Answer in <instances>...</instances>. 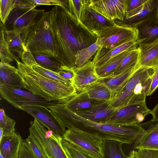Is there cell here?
<instances>
[{"mask_svg":"<svg viewBox=\"0 0 158 158\" xmlns=\"http://www.w3.org/2000/svg\"><path fill=\"white\" fill-rule=\"evenodd\" d=\"M51 10L57 58L63 66H75L77 53L95 43L98 37L62 7L55 6Z\"/></svg>","mask_w":158,"mask_h":158,"instance_id":"obj_1","label":"cell"},{"mask_svg":"<svg viewBox=\"0 0 158 158\" xmlns=\"http://www.w3.org/2000/svg\"><path fill=\"white\" fill-rule=\"evenodd\" d=\"M66 117L68 129H77L102 140H113L131 144L144 133L139 124L120 126L95 122L82 118L69 110L67 111Z\"/></svg>","mask_w":158,"mask_h":158,"instance_id":"obj_2","label":"cell"},{"mask_svg":"<svg viewBox=\"0 0 158 158\" xmlns=\"http://www.w3.org/2000/svg\"><path fill=\"white\" fill-rule=\"evenodd\" d=\"M16 62L17 74L23 88L48 101L65 102L76 95L73 86H68L48 78L18 60Z\"/></svg>","mask_w":158,"mask_h":158,"instance_id":"obj_3","label":"cell"},{"mask_svg":"<svg viewBox=\"0 0 158 158\" xmlns=\"http://www.w3.org/2000/svg\"><path fill=\"white\" fill-rule=\"evenodd\" d=\"M154 71L152 68H138L124 86L113 96L109 106L119 108L131 104L145 102Z\"/></svg>","mask_w":158,"mask_h":158,"instance_id":"obj_4","label":"cell"},{"mask_svg":"<svg viewBox=\"0 0 158 158\" xmlns=\"http://www.w3.org/2000/svg\"><path fill=\"white\" fill-rule=\"evenodd\" d=\"M51 10L46 11L31 28L26 44L30 51L57 58L58 53L52 24Z\"/></svg>","mask_w":158,"mask_h":158,"instance_id":"obj_5","label":"cell"},{"mask_svg":"<svg viewBox=\"0 0 158 158\" xmlns=\"http://www.w3.org/2000/svg\"><path fill=\"white\" fill-rule=\"evenodd\" d=\"M30 123L29 133L35 137L47 158H70L61 145L62 136L47 130L35 118Z\"/></svg>","mask_w":158,"mask_h":158,"instance_id":"obj_6","label":"cell"},{"mask_svg":"<svg viewBox=\"0 0 158 158\" xmlns=\"http://www.w3.org/2000/svg\"><path fill=\"white\" fill-rule=\"evenodd\" d=\"M0 93L3 99L19 109L25 106H42L48 108L60 102L48 101L29 91L5 85H0Z\"/></svg>","mask_w":158,"mask_h":158,"instance_id":"obj_7","label":"cell"},{"mask_svg":"<svg viewBox=\"0 0 158 158\" xmlns=\"http://www.w3.org/2000/svg\"><path fill=\"white\" fill-rule=\"evenodd\" d=\"M145 102L132 103L119 108L101 123L120 126L139 124L151 111Z\"/></svg>","mask_w":158,"mask_h":158,"instance_id":"obj_8","label":"cell"},{"mask_svg":"<svg viewBox=\"0 0 158 158\" xmlns=\"http://www.w3.org/2000/svg\"><path fill=\"white\" fill-rule=\"evenodd\" d=\"M62 139L94 158L103 156V140L98 137L75 128L68 129Z\"/></svg>","mask_w":158,"mask_h":158,"instance_id":"obj_9","label":"cell"},{"mask_svg":"<svg viewBox=\"0 0 158 158\" xmlns=\"http://www.w3.org/2000/svg\"><path fill=\"white\" fill-rule=\"evenodd\" d=\"M102 41V47L112 48L130 41L138 40V32L135 27L116 24L103 30L93 31Z\"/></svg>","mask_w":158,"mask_h":158,"instance_id":"obj_10","label":"cell"},{"mask_svg":"<svg viewBox=\"0 0 158 158\" xmlns=\"http://www.w3.org/2000/svg\"><path fill=\"white\" fill-rule=\"evenodd\" d=\"M127 0H90L89 6L107 19L122 21L127 12Z\"/></svg>","mask_w":158,"mask_h":158,"instance_id":"obj_11","label":"cell"},{"mask_svg":"<svg viewBox=\"0 0 158 158\" xmlns=\"http://www.w3.org/2000/svg\"><path fill=\"white\" fill-rule=\"evenodd\" d=\"M20 110L32 116L48 130L56 134L62 136L66 130L48 108L42 106H22Z\"/></svg>","mask_w":158,"mask_h":158,"instance_id":"obj_12","label":"cell"},{"mask_svg":"<svg viewBox=\"0 0 158 158\" xmlns=\"http://www.w3.org/2000/svg\"><path fill=\"white\" fill-rule=\"evenodd\" d=\"M45 12L44 9L23 10L15 8L4 24L5 28L10 31L35 24L41 18Z\"/></svg>","mask_w":158,"mask_h":158,"instance_id":"obj_13","label":"cell"},{"mask_svg":"<svg viewBox=\"0 0 158 158\" xmlns=\"http://www.w3.org/2000/svg\"><path fill=\"white\" fill-rule=\"evenodd\" d=\"M74 76L73 86L78 93L85 90L101 79L96 71V67L90 60L80 67H71Z\"/></svg>","mask_w":158,"mask_h":158,"instance_id":"obj_14","label":"cell"},{"mask_svg":"<svg viewBox=\"0 0 158 158\" xmlns=\"http://www.w3.org/2000/svg\"><path fill=\"white\" fill-rule=\"evenodd\" d=\"M35 23L10 31H7L5 27V36L9 50L15 61L21 58L26 47V40L30 30Z\"/></svg>","mask_w":158,"mask_h":158,"instance_id":"obj_15","label":"cell"},{"mask_svg":"<svg viewBox=\"0 0 158 158\" xmlns=\"http://www.w3.org/2000/svg\"><path fill=\"white\" fill-rule=\"evenodd\" d=\"M158 4V0H147L138 7L127 12L123 21H114L117 25L134 27L136 23L156 16Z\"/></svg>","mask_w":158,"mask_h":158,"instance_id":"obj_16","label":"cell"},{"mask_svg":"<svg viewBox=\"0 0 158 158\" xmlns=\"http://www.w3.org/2000/svg\"><path fill=\"white\" fill-rule=\"evenodd\" d=\"M80 20L83 24L93 31L103 30L116 24L114 21L109 20L89 6V0L82 8Z\"/></svg>","mask_w":158,"mask_h":158,"instance_id":"obj_17","label":"cell"},{"mask_svg":"<svg viewBox=\"0 0 158 158\" xmlns=\"http://www.w3.org/2000/svg\"><path fill=\"white\" fill-rule=\"evenodd\" d=\"M141 40L130 41L116 47L107 48L101 47L97 51L92 61L96 68L123 52L138 48Z\"/></svg>","mask_w":158,"mask_h":158,"instance_id":"obj_18","label":"cell"},{"mask_svg":"<svg viewBox=\"0 0 158 158\" xmlns=\"http://www.w3.org/2000/svg\"><path fill=\"white\" fill-rule=\"evenodd\" d=\"M148 123H139L144 133L134 143L135 149L158 150V122L151 121Z\"/></svg>","mask_w":158,"mask_h":158,"instance_id":"obj_19","label":"cell"},{"mask_svg":"<svg viewBox=\"0 0 158 158\" xmlns=\"http://www.w3.org/2000/svg\"><path fill=\"white\" fill-rule=\"evenodd\" d=\"M138 65L154 69L158 67V38L149 42L140 43L138 47Z\"/></svg>","mask_w":158,"mask_h":158,"instance_id":"obj_20","label":"cell"},{"mask_svg":"<svg viewBox=\"0 0 158 158\" xmlns=\"http://www.w3.org/2000/svg\"><path fill=\"white\" fill-rule=\"evenodd\" d=\"M66 109L73 113L87 110L108 103L90 99L85 91L77 94L67 101L63 102Z\"/></svg>","mask_w":158,"mask_h":158,"instance_id":"obj_21","label":"cell"},{"mask_svg":"<svg viewBox=\"0 0 158 158\" xmlns=\"http://www.w3.org/2000/svg\"><path fill=\"white\" fill-rule=\"evenodd\" d=\"M138 32V40L142 43L151 42L158 38V17L148 19L134 25Z\"/></svg>","mask_w":158,"mask_h":158,"instance_id":"obj_22","label":"cell"},{"mask_svg":"<svg viewBox=\"0 0 158 158\" xmlns=\"http://www.w3.org/2000/svg\"><path fill=\"white\" fill-rule=\"evenodd\" d=\"M118 109L109 106L108 104H105L89 110L80 111L74 113L82 118L100 123L104 121Z\"/></svg>","mask_w":158,"mask_h":158,"instance_id":"obj_23","label":"cell"},{"mask_svg":"<svg viewBox=\"0 0 158 158\" xmlns=\"http://www.w3.org/2000/svg\"><path fill=\"white\" fill-rule=\"evenodd\" d=\"M23 140L17 133L13 135L4 137L0 143V153L4 158H18Z\"/></svg>","mask_w":158,"mask_h":158,"instance_id":"obj_24","label":"cell"},{"mask_svg":"<svg viewBox=\"0 0 158 158\" xmlns=\"http://www.w3.org/2000/svg\"><path fill=\"white\" fill-rule=\"evenodd\" d=\"M17 72V68L10 64L0 62V85L22 89V82Z\"/></svg>","mask_w":158,"mask_h":158,"instance_id":"obj_25","label":"cell"},{"mask_svg":"<svg viewBox=\"0 0 158 158\" xmlns=\"http://www.w3.org/2000/svg\"><path fill=\"white\" fill-rule=\"evenodd\" d=\"M139 67L138 64L117 75L101 78L112 91L113 96L119 91L127 83L135 71Z\"/></svg>","mask_w":158,"mask_h":158,"instance_id":"obj_26","label":"cell"},{"mask_svg":"<svg viewBox=\"0 0 158 158\" xmlns=\"http://www.w3.org/2000/svg\"><path fill=\"white\" fill-rule=\"evenodd\" d=\"M85 91L90 99L97 101L109 103L112 97L111 90L100 80Z\"/></svg>","mask_w":158,"mask_h":158,"instance_id":"obj_27","label":"cell"},{"mask_svg":"<svg viewBox=\"0 0 158 158\" xmlns=\"http://www.w3.org/2000/svg\"><path fill=\"white\" fill-rule=\"evenodd\" d=\"M132 50L124 51L96 67V72L100 78L109 75L115 71L119 66L124 58Z\"/></svg>","mask_w":158,"mask_h":158,"instance_id":"obj_28","label":"cell"},{"mask_svg":"<svg viewBox=\"0 0 158 158\" xmlns=\"http://www.w3.org/2000/svg\"><path fill=\"white\" fill-rule=\"evenodd\" d=\"M123 144L114 140H103L102 158H127L123 150Z\"/></svg>","mask_w":158,"mask_h":158,"instance_id":"obj_29","label":"cell"},{"mask_svg":"<svg viewBox=\"0 0 158 158\" xmlns=\"http://www.w3.org/2000/svg\"><path fill=\"white\" fill-rule=\"evenodd\" d=\"M102 45V41L100 38L98 37L95 43L78 51L75 56L76 66L80 67L87 62Z\"/></svg>","mask_w":158,"mask_h":158,"instance_id":"obj_30","label":"cell"},{"mask_svg":"<svg viewBox=\"0 0 158 158\" xmlns=\"http://www.w3.org/2000/svg\"><path fill=\"white\" fill-rule=\"evenodd\" d=\"M28 66L31 67L35 71L48 78L61 83L66 86H73L72 82L70 80L61 76L57 72L40 66L36 63L35 59L31 61Z\"/></svg>","mask_w":158,"mask_h":158,"instance_id":"obj_31","label":"cell"},{"mask_svg":"<svg viewBox=\"0 0 158 158\" xmlns=\"http://www.w3.org/2000/svg\"><path fill=\"white\" fill-rule=\"evenodd\" d=\"M32 54L36 63L44 68L57 72L63 66L57 58L33 53Z\"/></svg>","mask_w":158,"mask_h":158,"instance_id":"obj_32","label":"cell"},{"mask_svg":"<svg viewBox=\"0 0 158 158\" xmlns=\"http://www.w3.org/2000/svg\"><path fill=\"white\" fill-rule=\"evenodd\" d=\"M139 56V50L138 48L132 50L124 58L118 68L112 73L105 77L117 75L126 70L138 64Z\"/></svg>","mask_w":158,"mask_h":158,"instance_id":"obj_33","label":"cell"},{"mask_svg":"<svg viewBox=\"0 0 158 158\" xmlns=\"http://www.w3.org/2000/svg\"><path fill=\"white\" fill-rule=\"evenodd\" d=\"M15 121L9 117L3 109L0 110V128L3 131V137L13 135L15 131Z\"/></svg>","mask_w":158,"mask_h":158,"instance_id":"obj_34","label":"cell"},{"mask_svg":"<svg viewBox=\"0 0 158 158\" xmlns=\"http://www.w3.org/2000/svg\"><path fill=\"white\" fill-rule=\"evenodd\" d=\"M4 25L0 22V57L1 62L10 64L14 61L9 50L4 34Z\"/></svg>","mask_w":158,"mask_h":158,"instance_id":"obj_35","label":"cell"},{"mask_svg":"<svg viewBox=\"0 0 158 158\" xmlns=\"http://www.w3.org/2000/svg\"><path fill=\"white\" fill-rule=\"evenodd\" d=\"M22 143L32 152L35 158H47L35 137L29 133L28 136L23 140Z\"/></svg>","mask_w":158,"mask_h":158,"instance_id":"obj_36","label":"cell"},{"mask_svg":"<svg viewBox=\"0 0 158 158\" xmlns=\"http://www.w3.org/2000/svg\"><path fill=\"white\" fill-rule=\"evenodd\" d=\"M61 145L70 158H94L62 138Z\"/></svg>","mask_w":158,"mask_h":158,"instance_id":"obj_37","label":"cell"},{"mask_svg":"<svg viewBox=\"0 0 158 158\" xmlns=\"http://www.w3.org/2000/svg\"><path fill=\"white\" fill-rule=\"evenodd\" d=\"M0 19L4 24L10 12L15 8L16 0H0Z\"/></svg>","mask_w":158,"mask_h":158,"instance_id":"obj_38","label":"cell"},{"mask_svg":"<svg viewBox=\"0 0 158 158\" xmlns=\"http://www.w3.org/2000/svg\"><path fill=\"white\" fill-rule=\"evenodd\" d=\"M87 1V0H68L69 12L79 21H81L82 8Z\"/></svg>","mask_w":158,"mask_h":158,"instance_id":"obj_39","label":"cell"},{"mask_svg":"<svg viewBox=\"0 0 158 158\" xmlns=\"http://www.w3.org/2000/svg\"><path fill=\"white\" fill-rule=\"evenodd\" d=\"M31 2L37 6L39 5H55L63 7L68 10V1L67 0H30Z\"/></svg>","mask_w":158,"mask_h":158,"instance_id":"obj_40","label":"cell"},{"mask_svg":"<svg viewBox=\"0 0 158 158\" xmlns=\"http://www.w3.org/2000/svg\"><path fill=\"white\" fill-rule=\"evenodd\" d=\"M137 150V158H158V150L143 148Z\"/></svg>","mask_w":158,"mask_h":158,"instance_id":"obj_41","label":"cell"},{"mask_svg":"<svg viewBox=\"0 0 158 158\" xmlns=\"http://www.w3.org/2000/svg\"><path fill=\"white\" fill-rule=\"evenodd\" d=\"M57 73L62 77L73 82L74 74L71 67L65 66H62L59 71Z\"/></svg>","mask_w":158,"mask_h":158,"instance_id":"obj_42","label":"cell"},{"mask_svg":"<svg viewBox=\"0 0 158 158\" xmlns=\"http://www.w3.org/2000/svg\"><path fill=\"white\" fill-rule=\"evenodd\" d=\"M158 87V67L154 69L147 96L151 95Z\"/></svg>","mask_w":158,"mask_h":158,"instance_id":"obj_43","label":"cell"},{"mask_svg":"<svg viewBox=\"0 0 158 158\" xmlns=\"http://www.w3.org/2000/svg\"><path fill=\"white\" fill-rule=\"evenodd\" d=\"M36 6L31 3L30 0H16L15 8L23 10H31Z\"/></svg>","mask_w":158,"mask_h":158,"instance_id":"obj_44","label":"cell"},{"mask_svg":"<svg viewBox=\"0 0 158 158\" xmlns=\"http://www.w3.org/2000/svg\"><path fill=\"white\" fill-rule=\"evenodd\" d=\"M147 0H127V12L133 10L143 4Z\"/></svg>","mask_w":158,"mask_h":158,"instance_id":"obj_45","label":"cell"},{"mask_svg":"<svg viewBox=\"0 0 158 158\" xmlns=\"http://www.w3.org/2000/svg\"><path fill=\"white\" fill-rule=\"evenodd\" d=\"M18 158H35L32 152L23 143Z\"/></svg>","mask_w":158,"mask_h":158,"instance_id":"obj_46","label":"cell"},{"mask_svg":"<svg viewBox=\"0 0 158 158\" xmlns=\"http://www.w3.org/2000/svg\"><path fill=\"white\" fill-rule=\"evenodd\" d=\"M150 114H151L152 116L151 121L158 122V103L152 110H151Z\"/></svg>","mask_w":158,"mask_h":158,"instance_id":"obj_47","label":"cell"},{"mask_svg":"<svg viewBox=\"0 0 158 158\" xmlns=\"http://www.w3.org/2000/svg\"><path fill=\"white\" fill-rule=\"evenodd\" d=\"M137 151L133 150L131 151L127 158H137Z\"/></svg>","mask_w":158,"mask_h":158,"instance_id":"obj_48","label":"cell"},{"mask_svg":"<svg viewBox=\"0 0 158 158\" xmlns=\"http://www.w3.org/2000/svg\"><path fill=\"white\" fill-rule=\"evenodd\" d=\"M3 137V131L2 128H0V143Z\"/></svg>","mask_w":158,"mask_h":158,"instance_id":"obj_49","label":"cell"},{"mask_svg":"<svg viewBox=\"0 0 158 158\" xmlns=\"http://www.w3.org/2000/svg\"><path fill=\"white\" fill-rule=\"evenodd\" d=\"M156 16L157 17H158V4L157 6V8L156 9Z\"/></svg>","mask_w":158,"mask_h":158,"instance_id":"obj_50","label":"cell"},{"mask_svg":"<svg viewBox=\"0 0 158 158\" xmlns=\"http://www.w3.org/2000/svg\"><path fill=\"white\" fill-rule=\"evenodd\" d=\"M0 158H4L1 153H0Z\"/></svg>","mask_w":158,"mask_h":158,"instance_id":"obj_51","label":"cell"}]
</instances>
